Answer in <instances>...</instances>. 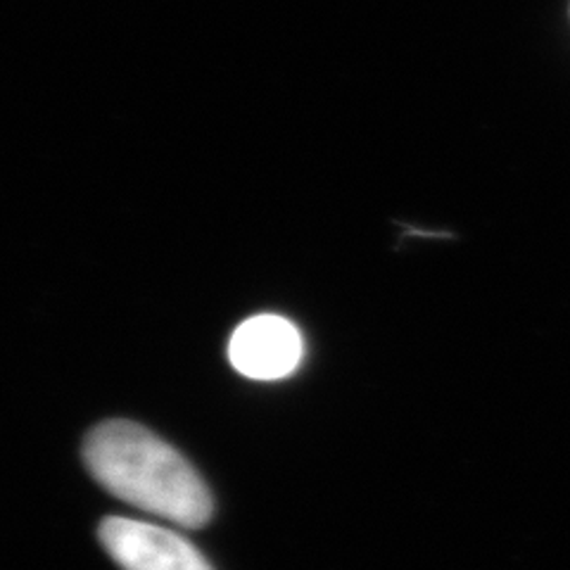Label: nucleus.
Wrapping results in <instances>:
<instances>
[{"label":"nucleus","mask_w":570,"mask_h":570,"mask_svg":"<svg viewBox=\"0 0 570 570\" xmlns=\"http://www.w3.org/2000/svg\"><path fill=\"white\" fill-rule=\"evenodd\" d=\"M302 335L288 318L262 314L243 321L228 341V362L245 379L278 381L297 368Z\"/></svg>","instance_id":"obj_3"},{"label":"nucleus","mask_w":570,"mask_h":570,"mask_svg":"<svg viewBox=\"0 0 570 570\" xmlns=\"http://www.w3.org/2000/svg\"><path fill=\"white\" fill-rule=\"evenodd\" d=\"M100 542L124 570H212L181 534L142 521L105 519Z\"/></svg>","instance_id":"obj_2"},{"label":"nucleus","mask_w":570,"mask_h":570,"mask_svg":"<svg viewBox=\"0 0 570 570\" xmlns=\"http://www.w3.org/2000/svg\"><path fill=\"white\" fill-rule=\"evenodd\" d=\"M83 461L98 483L146 513L181 528L212 519V494L190 461L169 442L129 421H107L88 433Z\"/></svg>","instance_id":"obj_1"}]
</instances>
